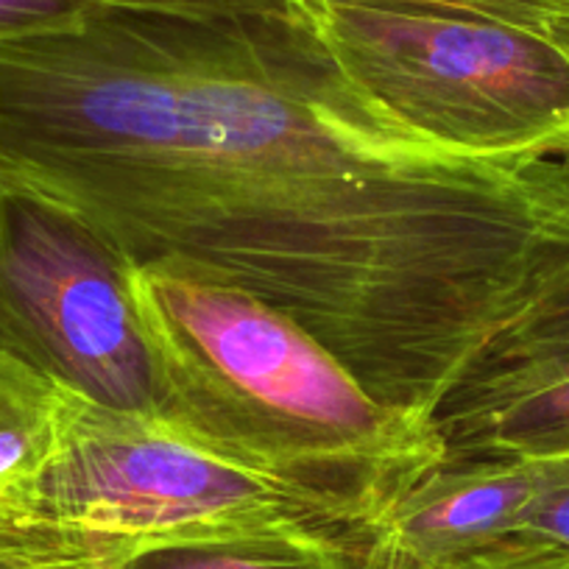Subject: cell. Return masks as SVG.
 <instances>
[{"instance_id":"obj_1","label":"cell","mask_w":569,"mask_h":569,"mask_svg":"<svg viewBox=\"0 0 569 569\" xmlns=\"http://www.w3.org/2000/svg\"><path fill=\"white\" fill-rule=\"evenodd\" d=\"M0 188L268 305L430 419L569 257L533 149L421 134L297 20L87 9L0 42Z\"/></svg>"},{"instance_id":"obj_2","label":"cell","mask_w":569,"mask_h":569,"mask_svg":"<svg viewBox=\"0 0 569 569\" xmlns=\"http://www.w3.org/2000/svg\"><path fill=\"white\" fill-rule=\"evenodd\" d=\"M126 268L160 416L330 497L369 533L445 463L430 416L380 402L288 316L171 268Z\"/></svg>"},{"instance_id":"obj_3","label":"cell","mask_w":569,"mask_h":569,"mask_svg":"<svg viewBox=\"0 0 569 569\" xmlns=\"http://www.w3.org/2000/svg\"><path fill=\"white\" fill-rule=\"evenodd\" d=\"M238 539L366 541L330 497L240 461L160 413L73 393L62 450L34 517L0 545L73 569H120L160 547Z\"/></svg>"},{"instance_id":"obj_4","label":"cell","mask_w":569,"mask_h":569,"mask_svg":"<svg viewBox=\"0 0 569 569\" xmlns=\"http://www.w3.org/2000/svg\"><path fill=\"white\" fill-rule=\"evenodd\" d=\"M299 23L397 118L475 154L536 149L569 126V31L299 0Z\"/></svg>"},{"instance_id":"obj_5","label":"cell","mask_w":569,"mask_h":569,"mask_svg":"<svg viewBox=\"0 0 569 569\" xmlns=\"http://www.w3.org/2000/svg\"><path fill=\"white\" fill-rule=\"evenodd\" d=\"M0 349L68 391L157 413L129 268L57 207L0 188Z\"/></svg>"},{"instance_id":"obj_6","label":"cell","mask_w":569,"mask_h":569,"mask_svg":"<svg viewBox=\"0 0 569 569\" xmlns=\"http://www.w3.org/2000/svg\"><path fill=\"white\" fill-rule=\"evenodd\" d=\"M433 425L445 463H569V257L475 355Z\"/></svg>"},{"instance_id":"obj_7","label":"cell","mask_w":569,"mask_h":569,"mask_svg":"<svg viewBox=\"0 0 569 569\" xmlns=\"http://www.w3.org/2000/svg\"><path fill=\"white\" fill-rule=\"evenodd\" d=\"M569 463H441L405 491L371 528V569H439L508 539Z\"/></svg>"},{"instance_id":"obj_8","label":"cell","mask_w":569,"mask_h":569,"mask_svg":"<svg viewBox=\"0 0 569 569\" xmlns=\"http://www.w3.org/2000/svg\"><path fill=\"white\" fill-rule=\"evenodd\" d=\"M73 391L0 349V528L34 517L62 450Z\"/></svg>"},{"instance_id":"obj_9","label":"cell","mask_w":569,"mask_h":569,"mask_svg":"<svg viewBox=\"0 0 569 569\" xmlns=\"http://www.w3.org/2000/svg\"><path fill=\"white\" fill-rule=\"evenodd\" d=\"M120 569H371V558L366 541L238 539L160 547Z\"/></svg>"},{"instance_id":"obj_10","label":"cell","mask_w":569,"mask_h":569,"mask_svg":"<svg viewBox=\"0 0 569 569\" xmlns=\"http://www.w3.org/2000/svg\"><path fill=\"white\" fill-rule=\"evenodd\" d=\"M349 3L478 18L517 26V29L545 31V34H561L569 26V0H349Z\"/></svg>"},{"instance_id":"obj_11","label":"cell","mask_w":569,"mask_h":569,"mask_svg":"<svg viewBox=\"0 0 569 569\" xmlns=\"http://www.w3.org/2000/svg\"><path fill=\"white\" fill-rule=\"evenodd\" d=\"M87 9L157 12L182 18H271L297 20L299 0H81Z\"/></svg>"},{"instance_id":"obj_12","label":"cell","mask_w":569,"mask_h":569,"mask_svg":"<svg viewBox=\"0 0 569 569\" xmlns=\"http://www.w3.org/2000/svg\"><path fill=\"white\" fill-rule=\"evenodd\" d=\"M439 569H569V550L528 536H508Z\"/></svg>"},{"instance_id":"obj_13","label":"cell","mask_w":569,"mask_h":569,"mask_svg":"<svg viewBox=\"0 0 569 569\" xmlns=\"http://www.w3.org/2000/svg\"><path fill=\"white\" fill-rule=\"evenodd\" d=\"M84 12L81 0H0V42L64 29Z\"/></svg>"},{"instance_id":"obj_14","label":"cell","mask_w":569,"mask_h":569,"mask_svg":"<svg viewBox=\"0 0 569 569\" xmlns=\"http://www.w3.org/2000/svg\"><path fill=\"white\" fill-rule=\"evenodd\" d=\"M547 179V204L556 227L569 240V126L536 146Z\"/></svg>"},{"instance_id":"obj_15","label":"cell","mask_w":569,"mask_h":569,"mask_svg":"<svg viewBox=\"0 0 569 569\" xmlns=\"http://www.w3.org/2000/svg\"><path fill=\"white\" fill-rule=\"evenodd\" d=\"M513 536L550 541V545L569 550V475L561 483L552 486L547 495H541V500L530 508Z\"/></svg>"},{"instance_id":"obj_16","label":"cell","mask_w":569,"mask_h":569,"mask_svg":"<svg viewBox=\"0 0 569 569\" xmlns=\"http://www.w3.org/2000/svg\"><path fill=\"white\" fill-rule=\"evenodd\" d=\"M0 569H73V567L40 561V558L20 556V552H12V550H0Z\"/></svg>"},{"instance_id":"obj_17","label":"cell","mask_w":569,"mask_h":569,"mask_svg":"<svg viewBox=\"0 0 569 569\" xmlns=\"http://www.w3.org/2000/svg\"><path fill=\"white\" fill-rule=\"evenodd\" d=\"M567 29H569V26H567Z\"/></svg>"}]
</instances>
